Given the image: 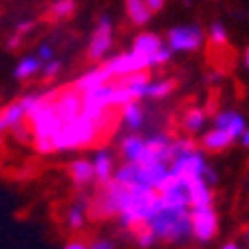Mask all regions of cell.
I'll list each match as a JSON object with an SVG mask.
<instances>
[{
  "label": "cell",
  "instance_id": "6da1fadb",
  "mask_svg": "<svg viewBox=\"0 0 249 249\" xmlns=\"http://www.w3.org/2000/svg\"><path fill=\"white\" fill-rule=\"evenodd\" d=\"M103 189L91 200V212L96 218H116L120 229L134 231L136 227L145 225L156 209L160 207V194L156 189L138 185H120L116 180H109L107 185H100Z\"/></svg>",
  "mask_w": 249,
  "mask_h": 249
},
{
  "label": "cell",
  "instance_id": "7a4b0ae2",
  "mask_svg": "<svg viewBox=\"0 0 249 249\" xmlns=\"http://www.w3.org/2000/svg\"><path fill=\"white\" fill-rule=\"evenodd\" d=\"M120 158L131 165H154V162H169L174 151V136L167 131L140 134L129 131L120 138Z\"/></svg>",
  "mask_w": 249,
  "mask_h": 249
},
{
  "label": "cell",
  "instance_id": "3957f363",
  "mask_svg": "<svg viewBox=\"0 0 249 249\" xmlns=\"http://www.w3.org/2000/svg\"><path fill=\"white\" fill-rule=\"evenodd\" d=\"M189 207H178V205H167L160 202V207L145 223L154 231L158 243L171 245V247H185L194 243L192 240V218H189Z\"/></svg>",
  "mask_w": 249,
  "mask_h": 249
},
{
  "label": "cell",
  "instance_id": "277c9868",
  "mask_svg": "<svg viewBox=\"0 0 249 249\" xmlns=\"http://www.w3.org/2000/svg\"><path fill=\"white\" fill-rule=\"evenodd\" d=\"M169 169L176 176L185 178H205V180L218 182V171L212 167L207 158V151L196 142V138L178 136L174 138V151H171Z\"/></svg>",
  "mask_w": 249,
  "mask_h": 249
},
{
  "label": "cell",
  "instance_id": "5b68a950",
  "mask_svg": "<svg viewBox=\"0 0 249 249\" xmlns=\"http://www.w3.org/2000/svg\"><path fill=\"white\" fill-rule=\"evenodd\" d=\"M100 129H103V123H96V120L87 118L80 111L78 116L62 123L58 134L53 136V151L62 154V151H73V149H80V147L91 145L93 140L98 138Z\"/></svg>",
  "mask_w": 249,
  "mask_h": 249
},
{
  "label": "cell",
  "instance_id": "8992f818",
  "mask_svg": "<svg viewBox=\"0 0 249 249\" xmlns=\"http://www.w3.org/2000/svg\"><path fill=\"white\" fill-rule=\"evenodd\" d=\"M192 218V240L198 245H209L220 236V213H218L216 205H207V207H194L189 212Z\"/></svg>",
  "mask_w": 249,
  "mask_h": 249
},
{
  "label": "cell",
  "instance_id": "52a82bcc",
  "mask_svg": "<svg viewBox=\"0 0 249 249\" xmlns=\"http://www.w3.org/2000/svg\"><path fill=\"white\" fill-rule=\"evenodd\" d=\"M129 49H134L136 53H140L145 58L147 65H149V71L165 67L167 62L171 60V56H174V52L167 47V42L160 36L151 34V31H140L138 36L134 38Z\"/></svg>",
  "mask_w": 249,
  "mask_h": 249
},
{
  "label": "cell",
  "instance_id": "ba28073f",
  "mask_svg": "<svg viewBox=\"0 0 249 249\" xmlns=\"http://www.w3.org/2000/svg\"><path fill=\"white\" fill-rule=\"evenodd\" d=\"M165 42L174 53H192L207 42V31L198 25H178L167 31Z\"/></svg>",
  "mask_w": 249,
  "mask_h": 249
},
{
  "label": "cell",
  "instance_id": "9c48e42d",
  "mask_svg": "<svg viewBox=\"0 0 249 249\" xmlns=\"http://www.w3.org/2000/svg\"><path fill=\"white\" fill-rule=\"evenodd\" d=\"M107 71V76L111 80H123V78L131 76V73H140V71H149V65L140 53H136L134 49H127L123 53L107 58L105 62H100Z\"/></svg>",
  "mask_w": 249,
  "mask_h": 249
},
{
  "label": "cell",
  "instance_id": "30bf717a",
  "mask_svg": "<svg viewBox=\"0 0 249 249\" xmlns=\"http://www.w3.org/2000/svg\"><path fill=\"white\" fill-rule=\"evenodd\" d=\"M111 45H114V22L109 16H100L89 38L87 56L96 62H105L111 52Z\"/></svg>",
  "mask_w": 249,
  "mask_h": 249
},
{
  "label": "cell",
  "instance_id": "8fae6325",
  "mask_svg": "<svg viewBox=\"0 0 249 249\" xmlns=\"http://www.w3.org/2000/svg\"><path fill=\"white\" fill-rule=\"evenodd\" d=\"M212 124L216 129L229 134L236 142H238L249 123H247L243 111H238V109H233V107H225V109H218L216 114H212Z\"/></svg>",
  "mask_w": 249,
  "mask_h": 249
},
{
  "label": "cell",
  "instance_id": "7c38bea8",
  "mask_svg": "<svg viewBox=\"0 0 249 249\" xmlns=\"http://www.w3.org/2000/svg\"><path fill=\"white\" fill-rule=\"evenodd\" d=\"M178 124H180L182 136H189V138H200L202 131L212 124V114H209L205 107H200V105H192V107H187L185 111L180 114Z\"/></svg>",
  "mask_w": 249,
  "mask_h": 249
},
{
  "label": "cell",
  "instance_id": "4fadbf2b",
  "mask_svg": "<svg viewBox=\"0 0 249 249\" xmlns=\"http://www.w3.org/2000/svg\"><path fill=\"white\" fill-rule=\"evenodd\" d=\"M89 212H91V198L85 192H80L78 198L67 207V212H65V225H67L71 231H80V229H85V225H87V220H89Z\"/></svg>",
  "mask_w": 249,
  "mask_h": 249
},
{
  "label": "cell",
  "instance_id": "5bb4252c",
  "mask_svg": "<svg viewBox=\"0 0 249 249\" xmlns=\"http://www.w3.org/2000/svg\"><path fill=\"white\" fill-rule=\"evenodd\" d=\"M198 145L207 151V154H225V151H229L233 145H238V142L229 134H225V131L216 129L213 124H209L207 129L200 134V138H198Z\"/></svg>",
  "mask_w": 249,
  "mask_h": 249
},
{
  "label": "cell",
  "instance_id": "9a60e30c",
  "mask_svg": "<svg viewBox=\"0 0 249 249\" xmlns=\"http://www.w3.org/2000/svg\"><path fill=\"white\" fill-rule=\"evenodd\" d=\"M91 165H93V174H96V182L98 185H107L116 174V156L111 149L107 147H100V149L93 151L91 156Z\"/></svg>",
  "mask_w": 249,
  "mask_h": 249
},
{
  "label": "cell",
  "instance_id": "2e32d148",
  "mask_svg": "<svg viewBox=\"0 0 249 249\" xmlns=\"http://www.w3.org/2000/svg\"><path fill=\"white\" fill-rule=\"evenodd\" d=\"M120 123L124 124V129L140 131L147 123V111L142 107V100H131V103L120 107Z\"/></svg>",
  "mask_w": 249,
  "mask_h": 249
},
{
  "label": "cell",
  "instance_id": "e0dca14e",
  "mask_svg": "<svg viewBox=\"0 0 249 249\" xmlns=\"http://www.w3.org/2000/svg\"><path fill=\"white\" fill-rule=\"evenodd\" d=\"M69 178L76 187L85 189L89 187L91 182H96V174H93V165H91V158H76V160L69 162Z\"/></svg>",
  "mask_w": 249,
  "mask_h": 249
},
{
  "label": "cell",
  "instance_id": "ac0fdd59",
  "mask_svg": "<svg viewBox=\"0 0 249 249\" xmlns=\"http://www.w3.org/2000/svg\"><path fill=\"white\" fill-rule=\"evenodd\" d=\"M0 120H2L7 131H16L18 127H22L27 123V109L22 105V100L18 98L14 103L5 105V107L0 109Z\"/></svg>",
  "mask_w": 249,
  "mask_h": 249
},
{
  "label": "cell",
  "instance_id": "d6986e66",
  "mask_svg": "<svg viewBox=\"0 0 249 249\" xmlns=\"http://www.w3.org/2000/svg\"><path fill=\"white\" fill-rule=\"evenodd\" d=\"M149 80H151L149 73L140 71V73H131V76L123 78L120 85H123V89L127 91L129 100H145L147 98V89H149Z\"/></svg>",
  "mask_w": 249,
  "mask_h": 249
},
{
  "label": "cell",
  "instance_id": "ffe728a7",
  "mask_svg": "<svg viewBox=\"0 0 249 249\" xmlns=\"http://www.w3.org/2000/svg\"><path fill=\"white\" fill-rule=\"evenodd\" d=\"M109 80H111V78L107 76L105 67H103V65H98V67L89 69L87 73H83V76L78 78L76 83H73V89H76V91H80V93H85V91H91V89H96V87H100V85L109 83Z\"/></svg>",
  "mask_w": 249,
  "mask_h": 249
},
{
  "label": "cell",
  "instance_id": "44dd1931",
  "mask_svg": "<svg viewBox=\"0 0 249 249\" xmlns=\"http://www.w3.org/2000/svg\"><path fill=\"white\" fill-rule=\"evenodd\" d=\"M124 14L131 20V25L136 27H145L151 20V16H154L145 0H124Z\"/></svg>",
  "mask_w": 249,
  "mask_h": 249
},
{
  "label": "cell",
  "instance_id": "7402d4cb",
  "mask_svg": "<svg viewBox=\"0 0 249 249\" xmlns=\"http://www.w3.org/2000/svg\"><path fill=\"white\" fill-rule=\"evenodd\" d=\"M174 89H176L174 78H151L149 89H147V100H165L174 93Z\"/></svg>",
  "mask_w": 249,
  "mask_h": 249
},
{
  "label": "cell",
  "instance_id": "603a6c76",
  "mask_svg": "<svg viewBox=\"0 0 249 249\" xmlns=\"http://www.w3.org/2000/svg\"><path fill=\"white\" fill-rule=\"evenodd\" d=\"M42 71V62L38 60V56H25L18 60V65L14 67V76L18 80H29V78L38 76Z\"/></svg>",
  "mask_w": 249,
  "mask_h": 249
},
{
  "label": "cell",
  "instance_id": "cb8c5ba5",
  "mask_svg": "<svg viewBox=\"0 0 249 249\" xmlns=\"http://www.w3.org/2000/svg\"><path fill=\"white\" fill-rule=\"evenodd\" d=\"M131 238H134L138 249H154L156 245H158V238L154 236V231H151L149 227H145V225L136 227L134 231H131Z\"/></svg>",
  "mask_w": 249,
  "mask_h": 249
},
{
  "label": "cell",
  "instance_id": "d4e9b609",
  "mask_svg": "<svg viewBox=\"0 0 249 249\" xmlns=\"http://www.w3.org/2000/svg\"><path fill=\"white\" fill-rule=\"evenodd\" d=\"M207 42L213 47H225L229 42V31L223 22H212L207 29Z\"/></svg>",
  "mask_w": 249,
  "mask_h": 249
},
{
  "label": "cell",
  "instance_id": "484cf974",
  "mask_svg": "<svg viewBox=\"0 0 249 249\" xmlns=\"http://www.w3.org/2000/svg\"><path fill=\"white\" fill-rule=\"evenodd\" d=\"M73 11H76V0H58L52 5V16L58 20H67L71 18Z\"/></svg>",
  "mask_w": 249,
  "mask_h": 249
},
{
  "label": "cell",
  "instance_id": "4316f807",
  "mask_svg": "<svg viewBox=\"0 0 249 249\" xmlns=\"http://www.w3.org/2000/svg\"><path fill=\"white\" fill-rule=\"evenodd\" d=\"M36 56H38V60L45 65V62H49V60L56 58V47H53L52 42H40L38 49H36Z\"/></svg>",
  "mask_w": 249,
  "mask_h": 249
},
{
  "label": "cell",
  "instance_id": "83f0119b",
  "mask_svg": "<svg viewBox=\"0 0 249 249\" xmlns=\"http://www.w3.org/2000/svg\"><path fill=\"white\" fill-rule=\"evenodd\" d=\"M60 69H62V65H60V60L58 58H53V60H49V62H45L42 65V76L47 78V80H52V78H56L58 73H60Z\"/></svg>",
  "mask_w": 249,
  "mask_h": 249
},
{
  "label": "cell",
  "instance_id": "f1b7e54d",
  "mask_svg": "<svg viewBox=\"0 0 249 249\" xmlns=\"http://www.w3.org/2000/svg\"><path fill=\"white\" fill-rule=\"evenodd\" d=\"M89 249H116V243L111 238H105V236H96L89 243Z\"/></svg>",
  "mask_w": 249,
  "mask_h": 249
},
{
  "label": "cell",
  "instance_id": "f546056e",
  "mask_svg": "<svg viewBox=\"0 0 249 249\" xmlns=\"http://www.w3.org/2000/svg\"><path fill=\"white\" fill-rule=\"evenodd\" d=\"M216 249H245V247H243V243H240V238H227L218 245Z\"/></svg>",
  "mask_w": 249,
  "mask_h": 249
},
{
  "label": "cell",
  "instance_id": "4dcf8cb0",
  "mask_svg": "<svg viewBox=\"0 0 249 249\" xmlns=\"http://www.w3.org/2000/svg\"><path fill=\"white\" fill-rule=\"evenodd\" d=\"M145 2H147V7H149L151 14H158V11L165 7V0H145Z\"/></svg>",
  "mask_w": 249,
  "mask_h": 249
},
{
  "label": "cell",
  "instance_id": "1f68e13d",
  "mask_svg": "<svg viewBox=\"0 0 249 249\" xmlns=\"http://www.w3.org/2000/svg\"><path fill=\"white\" fill-rule=\"evenodd\" d=\"M60 249H89V245L83 243V240H69V243H65Z\"/></svg>",
  "mask_w": 249,
  "mask_h": 249
},
{
  "label": "cell",
  "instance_id": "d6a6232c",
  "mask_svg": "<svg viewBox=\"0 0 249 249\" xmlns=\"http://www.w3.org/2000/svg\"><path fill=\"white\" fill-rule=\"evenodd\" d=\"M240 243H243V247L245 249H249V223L247 225H243V229H240Z\"/></svg>",
  "mask_w": 249,
  "mask_h": 249
},
{
  "label": "cell",
  "instance_id": "836d02e7",
  "mask_svg": "<svg viewBox=\"0 0 249 249\" xmlns=\"http://www.w3.org/2000/svg\"><path fill=\"white\" fill-rule=\"evenodd\" d=\"M238 145H240V147H243V149H245V151H247V154H249V124H247V129H245V134H243V136H240V140H238Z\"/></svg>",
  "mask_w": 249,
  "mask_h": 249
},
{
  "label": "cell",
  "instance_id": "e575fe53",
  "mask_svg": "<svg viewBox=\"0 0 249 249\" xmlns=\"http://www.w3.org/2000/svg\"><path fill=\"white\" fill-rule=\"evenodd\" d=\"M243 65H245V69H247V73H249V47L245 49V56H243Z\"/></svg>",
  "mask_w": 249,
  "mask_h": 249
},
{
  "label": "cell",
  "instance_id": "d590c367",
  "mask_svg": "<svg viewBox=\"0 0 249 249\" xmlns=\"http://www.w3.org/2000/svg\"><path fill=\"white\" fill-rule=\"evenodd\" d=\"M5 124H2V120H0V145H2V138H5Z\"/></svg>",
  "mask_w": 249,
  "mask_h": 249
}]
</instances>
